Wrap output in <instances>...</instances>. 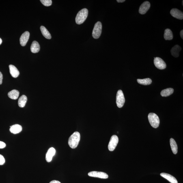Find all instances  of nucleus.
Segmentation results:
<instances>
[{
	"label": "nucleus",
	"instance_id": "obj_20",
	"mask_svg": "<svg viewBox=\"0 0 183 183\" xmlns=\"http://www.w3.org/2000/svg\"><path fill=\"white\" fill-rule=\"evenodd\" d=\"M19 94V92L16 89H13L8 93V96L10 98L16 100L18 98Z\"/></svg>",
	"mask_w": 183,
	"mask_h": 183
},
{
	"label": "nucleus",
	"instance_id": "obj_2",
	"mask_svg": "<svg viewBox=\"0 0 183 183\" xmlns=\"http://www.w3.org/2000/svg\"><path fill=\"white\" fill-rule=\"evenodd\" d=\"M88 14V11L87 9H83L79 11L76 17V23L78 25L83 23L86 20Z\"/></svg>",
	"mask_w": 183,
	"mask_h": 183
},
{
	"label": "nucleus",
	"instance_id": "obj_27",
	"mask_svg": "<svg viewBox=\"0 0 183 183\" xmlns=\"http://www.w3.org/2000/svg\"><path fill=\"white\" fill-rule=\"evenodd\" d=\"M6 147V144L3 141H0V149H3Z\"/></svg>",
	"mask_w": 183,
	"mask_h": 183
},
{
	"label": "nucleus",
	"instance_id": "obj_8",
	"mask_svg": "<svg viewBox=\"0 0 183 183\" xmlns=\"http://www.w3.org/2000/svg\"><path fill=\"white\" fill-rule=\"evenodd\" d=\"M89 176L102 179H107L109 177L107 174L101 172L92 171L88 174Z\"/></svg>",
	"mask_w": 183,
	"mask_h": 183
},
{
	"label": "nucleus",
	"instance_id": "obj_16",
	"mask_svg": "<svg viewBox=\"0 0 183 183\" xmlns=\"http://www.w3.org/2000/svg\"><path fill=\"white\" fill-rule=\"evenodd\" d=\"M22 130L21 126L18 124H15L10 126V131L11 133L13 134H17L20 133Z\"/></svg>",
	"mask_w": 183,
	"mask_h": 183
},
{
	"label": "nucleus",
	"instance_id": "obj_32",
	"mask_svg": "<svg viewBox=\"0 0 183 183\" xmlns=\"http://www.w3.org/2000/svg\"><path fill=\"white\" fill-rule=\"evenodd\" d=\"M2 43V40L0 38V45H1Z\"/></svg>",
	"mask_w": 183,
	"mask_h": 183
},
{
	"label": "nucleus",
	"instance_id": "obj_31",
	"mask_svg": "<svg viewBox=\"0 0 183 183\" xmlns=\"http://www.w3.org/2000/svg\"><path fill=\"white\" fill-rule=\"evenodd\" d=\"M125 1V0H117V2L119 3H122L123 2H124Z\"/></svg>",
	"mask_w": 183,
	"mask_h": 183
},
{
	"label": "nucleus",
	"instance_id": "obj_25",
	"mask_svg": "<svg viewBox=\"0 0 183 183\" xmlns=\"http://www.w3.org/2000/svg\"><path fill=\"white\" fill-rule=\"evenodd\" d=\"M40 1L43 5L46 7L50 6L52 4L51 0H41Z\"/></svg>",
	"mask_w": 183,
	"mask_h": 183
},
{
	"label": "nucleus",
	"instance_id": "obj_26",
	"mask_svg": "<svg viewBox=\"0 0 183 183\" xmlns=\"http://www.w3.org/2000/svg\"><path fill=\"white\" fill-rule=\"evenodd\" d=\"M5 159L3 155L0 154V165H2L5 163Z\"/></svg>",
	"mask_w": 183,
	"mask_h": 183
},
{
	"label": "nucleus",
	"instance_id": "obj_13",
	"mask_svg": "<svg viewBox=\"0 0 183 183\" xmlns=\"http://www.w3.org/2000/svg\"><path fill=\"white\" fill-rule=\"evenodd\" d=\"M9 70H10V73L14 78H17L20 75V72L17 68L14 65H11L9 66Z\"/></svg>",
	"mask_w": 183,
	"mask_h": 183
},
{
	"label": "nucleus",
	"instance_id": "obj_6",
	"mask_svg": "<svg viewBox=\"0 0 183 183\" xmlns=\"http://www.w3.org/2000/svg\"><path fill=\"white\" fill-rule=\"evenodd\" d=\"M118 141V138L117 136L113 135L112 136L108 146V149L110 151H113L115 150Z\"/></svg>",
	"mask_w": 183,
	"mask_h": 183
},
{
	"label": "nucleus",
	"instance_id": "obj_17",
	"mask_svg": "<svg viewBox=\"0 0 183 183\" xmlns=\"http://www.w3.org/2000/svg\"><path fill=\"white\" fill-rule=\"evenodd\" d=\"M40 44L36 41H33L31 46V51L33 53H38L40 51Z\"/></svg>",
	"mask_w": 183,
	"mask_h": 183
},
{
	"label": "nucleus",
	"instance_id": "obj_28",
	"mask_svg": "<svg viewBox=\"0 0 183 183\" xmlns=\"http://www.w3.org/2000/svg\"><path fill=\"white\" fill-rule=\"evenodd\" d=\"M3 79V75L0 72V85H1L2 83Z\"/></svg>",
	"mask_w": 183,
	"mask_h": 183
},
{
	"label": "nucleus",
	"instance_id": "obj_11",
	"mask_svg": "<svg viewBox=\"0 0 183 183\" xmlns=\"http://www.w3.org/2000/svg\"><path fill=\"white\" fill-rule=\"evenodd\" d=\"M30 33L29 32L26 31L22 34L20 38V43L22 46H25L29 40Z\"/></svg>",
	"mask_w": 183,
	"mask_h": 183
},
{
	"label": "nucleus",
	"instance_id": "obj_9",
	"mask_svg": "<svg viewBox=\"0 0 183 183\" xmlns=\"http://www.w3.org/2000/svg\"><path fill=\"white\" fill-rule=\"evenodd\" d=\"M150 3L149 1L144 2L141 5L139 8V12L142 15L145 14L147 12L150 7Z\"/></svg>",
	"mask_w": 183,
	"mask_h": 183
},
{
	"label": "nucleus",
	"instance_id": "obj_18",
	"mask_svg": "<svg viewBox=\"0 0 183 183\" xmlns=\"http://www.w3.org/2000/svg\"><path fill=\"white\" fill-rule=\"evenodd\" d=\"M170 144L173 153L174 154H177L178 152V147L176 141L172 138L170 139Z\"/></svg>",
	"mask_w": 183,
	"mask_h": 183
},
{
	"label": "nucleus",
	"instance_id": "obj_4",
	"mask_svg": "<svg viewBox=\"0 0 183 183\" xmlns=\"http://www.w3.org/2000/svg\"><path fill=\"white\" fill-rule=\"evenodd\" d=\"M102 25L101 22H98L95 24L92 32V36L95 39H98L101 34Z\"/></svg>",
	"mask_w": 183,
	"mask_h": 183
},
{
	"label": "nucleus",
	"instance_id": "obj_21",
	"mask_svg": "<svg viewBox=\"0 0 183 183\" xmlns=\"http://www.w3.org/2000/svg\"><path fill=\"white\" fill-rule=\"evenodd\" d=\"M27 101V96L25 95H22L20 97L18 101L19 106L20 108H24L25 106L26 102Z\"/></svg>",
	"mask_w": 183,
	"mask_h": 183
},
{
	"label": "nucleus",
	"instance_id": "obj_23",
	"mask_svg": "<svg viewBox=\"0 0 183 183\" xmlns=\"http://www.w3.org/2000/svg\"><path fill=\"white\" fill-rule=\"evenodd\" d=\"M174 90L172 88H167L162 90L160 94L162 96L167 97L172 94L174 92Z\"/></svg>",
	"mask_w": 183,
	"mask_h": 183
},
{
	"label": "nucleus",
	"instance_id": "obj_29",
	"mask_svg": "<svg viewBox=\"0 0 183 183\" xmlns=\"http://www.w3.org/2000/svg\"><path fill=\"white\" fill-rule=\"evenodd\" d=\"M50 183H61L59 181L54 180L51 181Z\"/></svg>",
	"mask_w": 183,
	"mask_h": 183
},
{
	"label": "nucleus",
	"instance_id": "obj_1",
	"mask_svg": "<svg viewBox=\"0 0 183 183\" xmlns=\"http://www.w3.org/2000/svg\"><path fill=\"white\" fill-rule=\"evenodd\" d=\"M81 135L79 132H75L69 138L68 144L69 146L72 149H75L79 144Z\"/></svg>",
	"mask_w": 183,
	"mask_h": 183
},
{
	"label": "nucleus",
	"instance_id": "obj_24",
	"mask_svg": "<svg viewBox=\"0 0 183 183\" xmlns=\"http://www.w3.org/2000/svg\"><path fill=\"white\" fill-rule=\"evenodd\" d=\"M137 81L140 84L143 85H150L152 83V80L149 78L144 79H137Z\"/></svg>",
	"mask_w": 183,
	"mask_h": 183
},
{
	"label": "nucleus",
	"instance_id": "obj_19",
	"mask_svg": "<svg viewBox=\"0 0 183 183\" xmlns=\"http://www.w3.org/2000/svg\"><path fill=\"white\" fill-rule=\"evenodd\" d=\"M164 37L166 40H172L173 35L172 31L170 29H167L165 30Z\"/></svg>",
	"mask_w": 183,
	"mask_h": 183
},
{
	"label": "nucleus",
	"instance_id": "obj_3",
	"mask_svg": "<svg viewBox=\"0 0 183 183\" xmlns=\"http://www.w3.org/2000/svg\"><path fill=\"white\" fill-rule=\"evenodd\" d=\"M148 118L149 122L153 128H157L159 126L160 124L159 118L156 114L153 113H149Z\"/></svg>",
	"mask_w": 183,
	"mask_h": 183
},
{
	"label": "nucleus",
	"instance_id": "obj_10",
	"mask_svg": "<svg viewBox=\"0 0 183 183\" xmlns=\"http://www.w3.org/2000/svg\"><path fill=\"white\" fill-rule=\"evenodd\" d=\"M170 14L174 17L177 19L182 20L183 19V13L177 9H173L170 11Z\"/></svg>",
	"mask_w": 183,
	"mask_h": 183
},
{
	"label": "nucleus",
	"instance_id": "obj_5",
	"mask_svg": "<svg viewBox=\"0 0 183 183\" xmlns=\"http://www.w3.org/2000/svg\"><path fill=\"white\" fill-rule=\"evenodd\" d=\"M116 102L117 105L119 108H121L124 106L125 100L124 93L121 90L118 91L116 95Z\"/></svg>",
	"mask_w": 183,
	"mask_h": 183
},
{
	"label": "nucleus",
	"instance_id": "obj_33",
	"mask_svg": "<svg viewBox=\"0 0 183 183\" xmlns=\"http://www.w3.org/2000/svg\"><path fill=\"white\" fill-rule=\"evenodd\" d=\"M182 5H183V1H182Z\"/></svg>",
	"mask_w": 183,
	"mask_h": 183
},
{
	"label": "nucleus",
	"instance_id": "obj_7",
	"mask_svg": "<svg viewBox=\"0 0 183 183\" xmlns=\"http://www.w3.org/2000/svg\"><path fill=\"white\" fill-rule=\"evenodd\" d=\"M154 62L155 66L159 69H165L167 67L165 61L160 58L158 57L154 58Z\"/></svg>",
	"mask_w": 183,
	"mask_h": 183
},
{
	"label": "nucleus",
	"instance_id": "obj_14",
	"mask_svg": "<svg viewBox=\"0 0 183 183\" xmlns=\"http://www.w3.org/2000/svg\"><path fill=\"white\" fill-rule=\"evenodd\" d=\"M161 176L168 180L171 183H178L176 178L168 174L162 173L160 174Z\"/></svg>",
	"mask_w": 183,
	"mask_h": 183
},
{
	"label": "nucleus",
	"instance_id": "obj_22",
	"mask_svg": "<svg viewBox=\"0 0 183 183\" xmlns=\"http://www.w3.org/2000/svg\"><path fill=\"white\" fill-rule=\"evenodd\" d=\"M40 30L42 34L46 39L50 40L51 38V34L47 29L43 26H41L40 28Z\"/></svg>",
	"mask_w": 183,
	"mask_h": 183
},
{
	"label": "nucleus",
	"instance_id": "obj_30",
	"mask_svg": "<svg viewBox=\"0 0 183 183\" xmlns=\"http://www.w3.org/2000/svg\"><path fill=\"white\" fill-rule=\"evenodd\" d=\"M180 35L181 38H182V39H183V30H182L180 31Z\"/></svg>",
	"mask_w": 183,
	"mask_h": 183
},
{
	"label": "nucleus",
	"instance_id": "obj_12",
	"mask_svg": "<svg viewBox=\"0 0 183 183\" xmlns=\"http://www.w3.org/2000/svg\"><path fill=\"white\" fill-rule=\"evenodd\" d=\"M56 153L55 149L53 147H51L48 149L46 154V160L48 162H50L52 161V158L55 155Z\"/></svg>",
	"mask_w": 183,
	"mask_h": 183
},
{
	"label": "nucleus",
	"instance_id": "obj_15",
	"mask_svg": "<svg viewBox=\"0 0 183 183\" xmlns=\"http://www.w3.org/2000/svg\"><path fill=\"white\" fill-rule=\"evenodd\" d=\"M182 49V48L180 46L176 45L172 48L171 50L172 55L174 57H178L180 56V52Z\"/></svg>",
	"mask_w": 183,
	"mask_h": 183
}]
</instances>
